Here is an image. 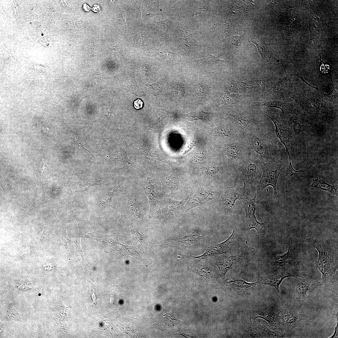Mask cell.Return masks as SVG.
Returning <instances> with one entry per match:
<instances>
[{"label": "cell", "mask_w": 338, "mask_h": 338, "mask_svg": "<svg viewBox=\"0 0 338 338\" xmlns=\"http://www.w3.org/2000/svg\"><path fill=\"white\" fill-rule=\"evenodd\" d=\"M256 196L249 201H244L243 202L246 215V227L247 230L255 229L259 233L263 232L264 228V223H260L257 220L255 216Z\"/></svg>", "instance_id": "cell-9"}, {"label": "cell", "mask_w": 338, "mask_h": 338, "mask_svg": "<svg viewBox=\"0 0 338 338\" xmlns=\"http://www.w3.org/2000/svg\"><path fill=\"white\" fill-rule=\"evenodd\" d=\"M312 180L313 182L310 186L311 187H315L319 190L328 191L333 194L337 196L338 188L336 186H332L330 185L320 178L318 177Z\"/></svg>", "instance_id": "cell-19"}, {"label": "cell", "mask_w": 338, "mask_h": 338, "mask_svg": "<svg viewBox=\"0 0 338 338\" xmlns=\"http://www.w3.org/2000/svg\"><path fill=\"white\" fill-rule=\"evenodd\" d=\"M281 312L283 325L289 331L299 326L301 321L308 320L306 316L301 313L299 309L295 307H288Z\"/></svg>", "instance_id": "cell-7"}, {"label": "cell", "mask_w": 338, "mask_h": 338, "mask_svg": "<svg viewBox=\"0 0 338 338\" xmlns=\"http://www.w3.org/2000/svg\"><path fill=\"white\" fill-rule=\"evenodd\" d=\"M234 235L235 232L233 231L230 237L224 242L211 245L207 247L202 254L198 256H194L192 258L199 260L208 257L219 255L229 252L230 245L234 239Z\"/></svg>", "instance_id": "cell-11"}, {"label": "cell", "mask_w": 338, "mask_h": 338, "mask_svg": "<svg viewBox=\"0 0 338 338\" xmlns=\"http://www.w3.org/2000/svg\"><path fill=\"white\" fill-rule=\"evenodd\" d=\"M225 151L226 155L229 158L235 159L238 158L241 155V148L239 144L233 143L228 146Z\"/></svg>", "instance_id": "cell-22"}, {"label": "cell", "mask_w": 338, "mask_h": 338, "mask_svg": "<svg viewBox=\"0 0 338 338\" xmlns=\"http://www.w3.org/2000/svg\"><path fill=\"white\" fill-rule=\"evenodd\" d=\"M238 97L236 94L225 91L220 95V102L221 104H231L236 102L238 99Z\"/></svg>", "instance_id": "cell-26"}, {"label": "cell", "mask_w": 338, "mask_h": 338, "mask_svg": "<svg viewBox=\"0 0 338 338\" xmlns=\"http://www.w3.org/2000/svg\"><path fill=\"white\" fill-rule=\"evenodd\" d=\"M206 156L202 152L198 153L195 154L193 157L192 162L195 164H200L203 163L205 160Z\"/></svg>", "instance_id": "cell-39"}, {"label": "cell", "mask_w": 338, "mask_h": 338, "mask_svg": "<svg viewBox=\"0 0 338 338\" xmlns=\"http://www.w3.org/2000/svg\"><path fill=\"white\" fill-rule=\"evenodd\" d=\"M241 254L231 256H220L216 260L217 266L223 277L225 278L227 272L232 267L234 264L239 259Z\"/></svg>", "instance_id": "cell-15"}, {"label": "cell", "mask_w": 338, "mask_h": 338, "mask_svg": "<svg viewBox=\"0 0 338 338\" xmlns=\"http://www.w3.org/2000/svg\"><path fill=\"white\" fill-rule=\"evenodd\" d=\"M252 146L256 153L261 157H265L268 155L266 147L260 137L254 136L252 141Z\"/></svg>", "instance_id": "cell-21"}, {"label": "cell", "mask_w": 338, "mask_h": 338, "mask_svg": "<svg viewBox=\"0 0 338 338\" xmlns=\"http://www.w3.org/2000/svg\"><path fill=\"white\" fill-rule=\"evenodd\" d=\"M338 333V325H336V326L335 328V330L334 333L333 335L331 337V338L336 337Z\"/></svg>", "instance_id": "cell-46"}, {"label": "cell", "mask_w": 338, "mask_h": 338, "mask_svg": "<svg viewBox=\"0 0 338 338\" xmlns=\"http://www.w3.org/2000/svg\"><path fill=\"white\" fill-rule=\"evenodd\" d=\"M247 331L248 332V333L250 334L253 337L260 338V336L256 332L251 322L250 323V325L247 328Z\"/></svg>", "instance_id": "cell-41"}, {"label": "cell", "mask_w": 338, "mask_h": 338, "mask_svg": "<svg viewBox=\"0 0 338 338\" xmlns=\"http://www.w3.org/2000/svg\"><path fill=\"white\" fill-rule=\"evenodd\" d=\"M231 116L236 125L243 131L245 130L252 121L251 120L242 115H232Z\"/></svg>", "instance_id": "cell-24"}, {"label": "cell", "mask_w": 338, "mask_h": 338, "mask_svg": "<svg viewBox=\"0 0 338 338\" xmlns=\"http://www.w3.org/2000/svg\"><path fill=\"white\" fill-rule=\"evenodd\" d=\"M211 195L203 188L199 189L194 192L191 193L187 203L188 205L187 210L200 205L208 199H211L209 197Z\"/></svg>", "instance_id": "cell-17"}, {"label": "cell", "mask_w": 338, "mask_h": 338, "mask_svg": "<svg viewBox=\"0 0 338 338\" xmlns=\"http://www.w3.org/2000/svg\"><path fill=\"white\" fill-rule=\"evenodd\" d=\"M144 38L145 35H142L140 37V38L139 39L138 43L139 44H142L144 40Z\"/></svg>", "instance_id": "cell-47"}, {"label": "cell", "mask_w": 338, "mask_h": 338, "mask_svg": "<svg viewBox=\"0 0 338 338\" xmlns=\"http://www.w3.org/2000/svg\"><path fill=\"white\" fill-rule=\"evenodd\" d=\"M143 186L150 202L151 212L157 214H159V209L158 197L154 183L148 181L143 185Z\"/></svg>", "instance_id": "cell-16"}, {"label": "cell", "mask_w": 338, "mask_h": 338, "mask_svg": "<svg viewBox=\"0 0 338 338\" xmlns=\"http://www.w3.org/2000/svg\"><path fill=\"white\" fill-rule=\"evenodd\" d=\"M243 188L233 187L227 189L223 196V208L228 211H232L237 199H244Z\"/></svg>", "instance_id": "cell-13"}, {"label": "cell", "mask_w": 338, "mask_h": 338, "mask_svg": "<svg viewBox=\"0 0 338 338\" xmlns=\"http://www.w3.org/2000/svg\"><path fill=\"white\" fill-rule=\"evenodd\" d=\"M113 234L107 235L95 232L89 233L85 237L95 240L101 243L105 247V252L109 253L113 251H121L122 245L118 242L117 239Z\"/></svg>", "instance_id": "cell-10"}, {"label": "cell", "mask_w": 338, "mask_h": 338, "mask_svg": "<svg viewBox=\"0 0 338 338\" xmlns=\"http://www.w3.org/2000/svg\"><path fill=\"white\" fill-rule=\"evenodd\" d=\"M223 60L220 59L218 56L215 57L209 54H207L205 57L200 59H196L197 64L201 65H206L212 64H216L223 62Z\"/></svg>", "instance_id": "cell-25"}, {"label": "cell", "mask_w": 338, "mask_h": 338, "mask_svg": "<svg viewBox=\"0 0 338 338\" xmlns=\"http://www.w3.org/2000/svg\"><path fill=\"white\" fill-rule=\"evenodd\" d=\"M295 83L293 77L287 75L277 79L268 91L271 97L273 99L291 98L293 94Z\"/></svg>", "instance_id": "cell-4"}, {"label": "cell", "mask_w": 338, "mask_h": 338, "mask_svg": "<svg viewBox=\"0 0 338 338\" xmlns=\"http://www.w3.org/2000/svg\"><path fill=\"white\" fill-rule=\"evenodd\" d=\"M74 217L77 221L78 226V233L74 241L76 250L79 252L81 256L82 263H84V264H86L88 265L84 259L81 247V240L82 236V231L83 226V223L80 219L79 218L75 215L74 216Z\"/></svg>", "instance_id": "cell-20"}, {"label": "cell", "mask_w": 338, "mask_h": 338, "mask_svg": "<svg viewBox=\"0 0 338 338\" xmlns=\"http://www.w3.org/2000/svg\"><path fill=\"white\" fill-rule=\"evenodd\" d=\"M62 238L64 245L68 251L71 253L74 252L72 243L68 238L66 232L65 224L64 222L62 223Z\"/></svg>", "instance_id": "cell-32"}, {"label": "cell", "mask_w": 338, "mask_h": 338, "mask_svg": "<svg viewBox=\"0 0 338 338\" xmlns=\"http://www.w3.org/2000/svg\"><path fill=\"white\" fill-rule=\"evenodd\" d=\"M143 102L140 99H138L134 102V106L137 109H140L142 107Z\"/></svg>", "instance_id": "cell-43"}, {"label": "cell", "mask_w": 338, "mask_h": 338, "mask_svg": "<svg viewBox=\"0 0 338 338\" xmlns=\"http://www.w3.org/2000/svg\"><path fill=\"white\" fill-rule=\"evenodd\" d=\"M128 204L131 212L133 216L135 218L139 217L140 213V208L136 200L130 195L127 197Z\"/></svg>", "instance_id": "cell-27"}, {"label": "cell", "mask_w": 338, "mask_h": 338, "mask_svg": "<svg viewBox=\"0 0 338 338\" xmlns=\"http://www.w3.org/2000/svg\"><path fill=\"white\" fill-rule=\"evenodd\" d=\"M294 294L296 300L303 301L308 299L311 292L321 283L309 275L295 278Z\"/></svg>", "instance_id": "cell-5"}, {"label": "cell", "mask_w": 338, "mask_h": 338, "mask_svg": "<svg viewBox=\"0 0 338 338\" xmlns=\"http://www.w3.org/2000/svg\"><path fill=\"white\" fill-rule=\"evenodd\" d=\"M294 249L289 246L288 251L285 254L275 257V262L277 265L281 268H293L301 266L297 260V256Z\"/></svg>", "instance_id": "cell-14"}, {"label": "cell", "mask_w": 338, "mask_h": 338, "mask_svg": "<svg viewBox=\"0 0 338 338\" xmlns=\"http://www.w3.org/2000/svg\"><path fill=\"white\" fill-rule=\"evenodd\" d=\"M279 313L276 308L272 307L260 312L256 318H262L266 320L270 325L276 326L278 321Z\"/></svg>", "instance_id": "cell-18"}, {"label": "cell", "mask_w": 338, "mask_h": 338, "mask_svg": "<svg viewBox=\"0 0 338 338\" xmlns=\"http://www.w3.org/2000/svg\"><path fill=\"white\" fill-rule=\"evenodd\" d=\"M254 103V106H264L278 108L282 111V115L281 116L284 118L289 114L300 115L298 107L295 103H286L279 100H274Z\"/></svg>", "instance_id": "cell-12"}, {"label": "cell", "mask_w": 338, "mask_h": 338, "mask_svg": "<svg viewBox=\"0 0 338 338\" xmlns=\"http://www.w3.org/2000/svg\"><path fill=\"white\" fill-rule=\"evenodd\" d=\"M208 92L207 87L203 83L199 84L195 90V93L198 96H203L207 94Z\"/></svg>", "instance_id": "cell-38"}, {"label": "cell", "mask_w": 338, "mask_h": 338, "mask_svg": "<svg viewBox=\"0 0 338 338\" xmlns=\"http://www.w3.org/2000/svg\"><path fill=\"white\" fill-rule=\"evenodd\" d=\"M215 132L218 136L222 137H231L233 136L231 130L228 127L224 126L217 127Z\"/></svg>", "instance_id": "cell-33"}, {"label": "cell", "mask_w": 338, "mask_h": 338, "mask_svg": "<svg viewBox=\"0 0 338 338\" xmlns=\"http://www.w3.org/2000/svg\"><path fill=\"white\" fill-rule=\"evenodd\" d=\"M222 167L217 165H209L206 168L205 173L210 176L216 175L220 172L222 170Z\"/></svg>", "instance_id": "cell-36"}, {"label": "cell", "mask_w": 338, "mask_h": 338, "mask_svg": "<svg viewBox=\"0 0 338 338\" xmlns=\"http://www.w3.org/2000/svg\"><path fill=\"white\" fill-rule=\"evenodd\" d=\"M258 173V169L256 163L253 161H248L246 165V175L248 180L250 182L253 181Z\"/></svg>", "instance_id": "cell-23"}, {"label": "cell", "mask_w": 338, "mask_h": 338, "mask_svg": "<svg viewBox=\"0 0 338 338\" xmlns=\"http://www.w3.org/2000/svg\"><path fill=\"white\" fill-rule=\"evenodd\" d=\"M306 240L319 253L317 268L322 275L321 284L326 285L337 271V255L335 247L325 239L308 238Z\"/></svg>", "instance_id": "cell-2"}, {"label": "cell", "mask_w": 338, "mask_h": 338, "mask_svg": "<svg viewBox=\"0 0 338 338\" xmlns=\"http://www.w3.org/2000/svg\"><path fill=\"white\" fill-rule=\"evenodd\" d=\"M260 327L269 336L272 338L286 337L285 334L280 331L272 330L264 325H260Z\"/></svg>", "instance_id": "cell-34"}, {"label": "cell", "mask_w": 338, "mask_h": 338, "mask_svg": "<svg viewBox=\"0 0 338 338\" xmlns=\"http://www.w3.org/2000/svg\"><path fill=\"white\" fill-rule=\"evenodd\" d=\"M267 116L270 118L274 123L276 127V134L280 139L281 142L285 146L288 155L289 162H291L290 154L288 151L289 145V140L290 138V132L289 126L285 118L281 115L279 117L273 113L268 111Z\"/></svg>", "instance_id": "cell-6"}, {"label": "cell", "mask_w": 338, "mask_h": 338, "mask_svg": "<svg viewBox=\"0 0 338 338\" xmlns=\"http://www.w3.org/2000/svg\"><path fill=\"white\" fill-rule=\"evenodd\" d=\"M115 297L114 294H111L109 296L108 304L109 305H113L115 304Z\"/></svg>", "instance_id": "cell-45"}, {"label": "cell", "mask_w": 338, "mask_h": 338, "mask_svg": "<svg viewBox=\"0 0 338 338\" xmlns=\"http://www.w3.org/2000/svg\"><path fill=\"white\" fill-rule=\"evenodd\" d=\"M297 85L295 83L291 97L295 101L300 115L304 118L320 120L331 112L332 103L317 89L306 84Z\"/></svg>", "instance_id": "cell-1"}, {"label": "cell", "mask_w": 338, "mask_h": 338, "mask_svg": "<svg viewBox=\"0 0 338 338\" xmlns=\"http://www.w3.org/2000/svg\"><path fill=\"white\" fill-rule=\"evenodd\" d=\"M131 231L134 240L142 244L143 243V238L142 236L134 228L131 229Z\"/></svg>", "instance_id": "cell-40"}, {"label": "cell", "mask_w": 338, "mask_h": 338, "mask_svg": "<svg viewBox=\"0 0 338 338\" xmlns=\"http://www.w3.org/2000/svg\"><path fill=\"white\" fill-rule=\"evenodd\" d=\"M337 83H335L330 92L327 95L329 99L332 103L338 102Z\"/></svg>", "instance_id": "cell-37"}, {"label": "cell", "mask_w": 338, "mask_h": 338, "mask_svg": "<svg viewBox=\"0 0 338 338\" xmlns=\"http://www.w3.org/2000/svg\"><path fill=\"white\" fill-rule=\"evenodd\" d=\"M280 173V166L270 165L263 171V174L259 186V191H261L268 186H272L274 189V195L278 196L276 184Z\"/></svg>", "instance_id": "cell-8"}, {"label": "cell", "mask_w": 338, "mask_h": 338, "mask_svg": "<svg viewBox=\"0 0 338 338\" xmlns=\"http://www.w3.org/2000/svg\"><path fill=\"white\" fill-rule=\"evenodd\" d=\"M160 52L162 54L164 55L168 60L171 59L172 55L168 51L166 50H163L162 51H160Z\"/></svg>", "instance_id": "cell-44"}, {"label": "cell", "mask_w": 338, "mask_h": 338, "mask_svg": "<svg viewBox=\"0 0 338 338\" xmlns=\"http://www.w3.org/2000/svg\"><path fill=\"white\" fill-rule=\"evenodd\" d=\"M242 38L241 36H234L231 40L232 44L235 46H238L240 45Z\"/></svg>", "instance_id": "cell-42"}, {"label": "cell", "mask_w": 338, "mask_h": 338, "mask_svg": "<svg viewBox=\"0 0 338 338\" xmlns=\"http://www.w3.org/2000/svg\"><path fill=\"white\" fill-rule=\"evenodd\" d=\"M182 38L185 45L188 48H192L195 46L196 42L189 32L184 31L183 32Z\"/></svg>", "instance_id": "cell-31"}, {"label": "cell", "mask_w": 338, "mask_h": 338, "mask_svg": "<svg viewBox=\"0 0 338 338\" xmlns=\"http://www.w3.org/2000/svg\"><path fill=\"white\" fill-rule=\"evenodd\" d=\"M231 285L240 288H247L256 285V283H250L241 279H234L228 282Z\"/></svg>", "instance_id": "cell-30"}, {"label": "cell", "mask_w": 338, "mask_h": 338, "mask_svg": "<svg viewBox=\"0 0 338 338\" xmlns=\"http://www.w3.org/2000/svg\"><path fill=\"white\" fill-rule=\"evenodd\" d=\"M209 11L205 6L198 8L195 13V18L197 20H203L208 16Z\"/></svg>", "instance_id": "cell-35"}, {"label": "cell", "mask_w": 338, "mask_h": 338, "mask_svg": "<svg viewBox=\"0 0 338 338\" xmlns=\"http://www.w3.org/2000/svg\"><path fill=\"white\" fill-rule=\"evenodd\" d=\"M172 240L183 250H193L206 245L208 235L202 231L191 230L177 235Z\"/></svg>", "instance_id": "cell-3"}, {"label": "cell", "mask_w": 338, "mask_h": 338, "mask_svg": "<svg viewBox=\"0 0 338 338\" xmlns=\"http://www.w3.org/2000/svg\"><path fill=\"white\" fill-rule=\"evenodd\" d=\"M188 199L187 197L180 201H178L173 199H168V207L171 211L177 210L182 208L185 202Z\"/></svg>", "instance_id": "cell-28"}, {"label": "cell", "mask_w": 338, "mask_h": 338, "mask_svg": "<svg viewBox=\"0 0 338 338\" xmlns=\"http://www.w3.org/2000/svg\"><path fill=\"white\" fill-rule=\"evenodd\" d=\"M251 41L256 45L259 53L262 59L266 60L270 58L271 55L265 46L258 41L253 40Z\"/></svg>", "instance_id": "cell-29"}]
</instances>
